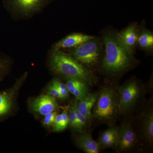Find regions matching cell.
<instances>
[{
  "label": "cell",
  "mask_w": 153,
  "mask_h": 153,
  "mask_svg": "<svg viewBox=\"0 0 153 153\" xmlns=\"http://www.w3.org/2000/svg\"><path fill=\"white\" fill-rule=\"evenodd\" d=\"M26 73L18 79L13 87L0 91V121L4 119L14 109L17 94L27 78Z\"/></svg>",
  "instance_id": "8"
},
{
  "label": "cell",
  "mask_w": 153,
  "mask_h": 153,
  "mask_svg": "<svg viewBox=\"0 0 153 153\" xmlns=\"http://www.w3.org/2000/svg\"><path fill=\"white\" fill-rule=\"evenodd\" d=\"M63 111L57 114L53 123V130L55 132L63 131L68 125V108L69 105L63 107Z\"/></svg>",
  "instance_id": "17"
},
{
  "label": "cell",
  "mask_w": 153,
  "mask_h": 153,
  "mask_svg": "<svg viewBox=\"0 0 153 153\" xmlns=\"http://www.w3.org/2000/svg\"><path fill=\"white\" fill-rule=\"evenodd\" d=\"M66 85L69 93L79 100L89 93L90 85L80 79L74 78H66Z\"/></svg>",
  "instance_id": "14"
},
{
  "label": "cell",
  "mask_w": 153,
  "mask_h": 153,
  "mask_svg": "<svg viewBox=\"0 0 153 153\" xmlns=\"http://www.w3.org/2000/svg\"><path fill=\"white\" fill-rule=\"evenodd\" d=\"M94 37V36L81 33H73L66 36L56 43L54 49L60 50L61 49L74 48Z\"/></svg>",
  "instance_id": "13"
},
{
  "label": "cell",
  "mask_w": 153,
  "mask_h": 153,
  "mask_svg": "<svg viewBox=\"0 0 153 153\" xmlns=\"http://www.w3.org/2000/svg\"><path fill=\"white\" fill-rule=\"evenodd\" d=\"M50 66L54 73L64 77L76 78L87 83L90 86L97 82L93 71L85 68L69 54L54 49L50 56Z\"/></svg>",
  "instance_id": "2"
},
{
  "label": "cell",
  "mask_w": 153,
  "mask_h": 153,
  "mask_svg": "<svg viewBox=\"0 0 153 153\" xmlns=\"http://www.w3.org/2000/svg\"><path fill=\"white\" fill-rule=\"evenodd\" d=\"M102 45L101 42L94 37L71 48L69 55L82 66L93 71L101 66L104 53Z\"/></svg>",
  "instance_id": "5"
},
{
  "label": "cell",
  "mask_w": 153,
  "mask_h": 153,
  "mask_svg": "<svg viewBox=\"0 0 153 153\" xmlns=\"http://www.w3.org/2000/svg\"><path fill=\"white\" fill-rule=\"evenodd\" d=\"M139 26L137 22L130 24L120 33V36L124 44L133 52L137 47Z\"/></svg>",
  "instance_id": "12"
},
{
  "label": "cell",
  "mask_w": 153,
  "mask_h": 153,
  "mask_svg": "<svg viewBox=\"0 0 153 153\" xmlns=\"http://www.w3.org/2000/svg\"><path fill=\"white\" fill-rule=\"evenodd\" d=\"M75 144L86 153H98L100 150L97 141L94 140L90 133L87 131L77 132L74 137Z\"/></svg>",
  "instance_id": "11"
},
{
  "label": "cell",
  "mask_w": 153,
  "mask_h": 153,
  "mask_svg": "<svg viewBox=\"0 0 153 153\" xmlns=\"http://www.w3.org/2000/svg\"><path fill=\"white\" fill-rule=\"evenodd\" d=\"M119 126L116 151L121 153L134 150L141 146L138 136L131 115L126 116Z\"/></svg>",
  "instance_id": "7"
},
{
  "label": "cell",
  "mask_w": 153,
  "mask_h": 153,
  "mask_svg": "<svg viewBox=\"0 0 153 153\" xmlns=\"http://www.w3.org/2000/svg\"><path fill=\"white\" fill-rule=\"evenodd\" d=\"M52 0H5V4L18 13L25 15L40 10Z\"/></svg>",
  "instance_id": "10"
},
{
  "label": "cell",
  "mask_w": 153,
  "mask_h": 153,
  "mask_svg": "<svg viewBox=\"0 0 153 153\" xmlns=\"http://www.w3.org/2000/svg\"><path fill=\"white\" fill-rule=\"evenodd\" d=\"M47 93L49 95L52 96L55 98L60 100H63L61 94L57 89L52 82L49 84L47 88Z\"/></svg>",
  "instance_id": "22"
},
{
  "label": "cell",
  "mask_w": 153,
  "mask_h": 153,
  "mask_svg": "<svg viewBox=\"0 0 153 153\" xmlns=\"http://www.w3.org/2000/svg\"><path fill=\"white\" fill-rule=\"evenodd\" d=\"M57 114V113L55 111L44 116V117L42 121L43 125L47 128H50L52 126Z\"/></svg>",
  "instance_id": "21"
},
{
  "label": "cell",
  "mask_w": 153,
  "mask_h": 153,
  "mask_svg": "<svg viewBox=\"0 0 153 153\" xmlns=\"http://www.w3.org/2000/svg\"><path fill=\"white\" fill-rule=\"evenodd\" d=\"M118 87L107 84L98 91L92 110V120L110 125L114 124L119 115Z\"/></svg>",
  "instance_id": "3"
},
{
  "label": "cell",
  "mask_w": 153,
  "mask_h": 153,
  "mask_svg": "<svg viewBox=\"0 0 153 153\" xmlns=\"http://www.w3.org/2000/svg\"><path fill=\"white\" fill-rule=\"evenodd\" d=\"M153 107L152 101L144 102L139 108V112L137 114L134 123L138 136L141 146L147 149H152L153 145Z\"/></svg>",
  "instance_id": "6"
},
{
  "label": "cell",
  "mask_w": 153,
  "mask_h": 153,
  "mask_svg": "<svg viewBox=\"0 0 153 153\" xmlns=\"http://www.w3.org/2000/svg\"><path fill=\"white\" fill-rule=\"evenodd\" d=\"M31 111L36 114L45 116L55 111L59 107L56 98L49 94H42L32 100L30 103Z\"/></svg>",
  "instance_id": "9"
},
{
  "label": "cell",
  "mask_w": 153,
  "mask_h": 153,
  "mask_svg": "<svg viewBox=\"0 0 153 153\" xmlns=\"http://www.w3.org/2000/svg\"><path fill=\"white\" fill-rule=\"evenodd\" d=\"M146 90L145 85L134 76L118 87L119 115H131L145 101Z\"/></svg>",
  "instance_id": "4"
},
{
  "label": "cell",
  "mask_w": 153,
  "mask_h": 153,
  "mask_svg": "<svg viewBox=\"0 0 153 153\" xmlns=\"http://www.w3.org/2000/svg\"><path fill=\"white\" fill-rule=\"evenodd\" d=\"M52 83L57 88L61 94L63 100L67 99L69 97V92L66 84L63 83L60 79L55 78L52 80Z\"/></svg>",
  "instance_id": "20"
},
{
  "label": "cell",
  "mask_w": 153,
  "mask_h": 153,
  "mask_svg": "<svg viewBox=\"0 0 153 153\" xmlns=\"http://www.w3.org/2000/svg\"><path fill=\"white\" fill-rule=\"evenodd\" d=\"M77 100L76 99L70 102L68 108V125L74 131L76 132H82L79 127L75 112V105Z\"/></svg>",
  "instance_id": "19"
},
{
  "label": "cell",
  "mask_w": 153,
  "mask_h": 153,
  "mask_svg": "<svg viewBox=\"0 0 153 153\" xmlns=\"http://www.w3.org/2000/svg\"><path fill=\"white\" fill-rule=\"evenodd\" d=\"M102 41L104 51L100 67L107 76L120 77L137 63L134 52L124 44L119 33L106 30L102 35Z\"/></svg>",
  "instance_id": "1"
},
{
  "label": "cell",
  "mask_w": 153,
  "mask_h": 153,
  "mask_svg": "<svg viewBox=\"0 0 153 153\" xmlns=\"http://www.w3.org/2000/svg\"><path fill=\"white\" fill-rule=\"evenodd\" d=\"M118 128L119 126H117L114 124L110 125H108V128L101 132L97 140L100 147L107 141L117 139Z\"/></svg>",
  "instance_id": "18"
},
{
  "label": "cell",
  "mask_w": 153,
  "mask_h": 153,
  "mask_svg": "<svg viewBox=\"0 0 153 153\" xmlns=\"http://www.w3.org/2000/svg\"><path fill=\"white\" fill-rule=\"evenodd\" d=\"M8 67L7 60L0 57V81L2 80L4 76L7 73Z\"/></svg>",
  "instance_id": "23"
},
{
  "label": "cell",
  "mask_w": 153,
  "mask_h": 153,
  "mask_svg": "<svg viewBox=\"0 0 153 153\" xmlns=\"http://www.w3.org/2000/svg\"><path fill=\"white\" fill-rule=\"evenodd\" d=\"M98 95V91L89 92L82 99L77 100L76 108L82 115L91 122L92 120V110Z\"/></svg>",
  "instance_id": "15"
},
{
  "label": "cell",
  "mask_w": 153,
  "mask_h": 153,
  "mask_svg": "<svg viewBox=\"0 0 153 153\" xmlns=\"http://www.w3.org/2000/svg\"><path fill=\"white\" fill-rule=\"evenodd\" d=\"M144 23L139 28L137 47L148 54H152L153 51V33L146 29Z\"/></svg>",
  "instance_id": "16"
}]
</instances>
